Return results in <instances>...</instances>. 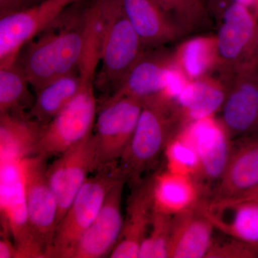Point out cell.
<instances>
[{
	"instance_id": "6da1fadb",
	"label": "cell",
	"mask_w": 258,
	"mask_h": 258,
	"mask_svg": "<svg viewBox=\"0 0 258 258\" xmlns=\"http://www.w3.org/2000/svg\"><path fill=\"white\" fill-rule=\"evenodd\" d=\"M80 0L50 28L27 42L18 61L35 93L79 69L87 42V21Z\"/></svg>"
},
{
	"instance_id": "7a4b0ae2",
	"label": "cell",
	"mask_w": 258,
	"mask_h": 258,
	"mask_svg": "<svg viewBox=\"0 0 258 258\" xmlns=\"http://www.w3.org/2000/svg\"><path fill=\"white\" fill-rule=\"evenodd\" d=\"M174 103L161 93L144 98L130 142L118 163L120 175L134 186L157 166L171 139L181 130Z\"/></svg>"
},
{
	"instance_id": "3957f363",
	"label": "cell",
	"mask_w": 258,
	"mask_h": 258,
	"mask_svg": "<svg viewBox=\"0 0 258 258\" xmlns=\"http://www.w3.org/2000/svg\"><path fill=\"white\" fill-rule=\"evenodd\" d=\"M99 58L83 57L80 64L81 87L69 104L46 125L42 126L34 155L57 157L94 132L98 111L95 81Z\"/></svg>"
},
{
	"instance_id": "277c9868",
	"label": "cell",
	"mask_w": 258,
	"mask_h": 258,
	"mask_svg": "<svg viewBox=\"0 0 258 258\" xmlns=\"http://www.w3.org/2000/svg\"><path fill=\"white\" fill-rule=\"evenodd\" d=\"M103 8L101 68L95 86L113 93L147 50L125 15L120 0H103Z\"/></svg>"
},
{
	"instance_id": "5b68a950",
	"label": "cell",
	"mask_w": 258,
	"mask_h": 258,
	"mask_svg": "<svg viewBox=\"0 0 258 258\" xmlns=\"http://www.w3.org/2000/svg\"><path fill=\"white\" fill-rule=\"evenodd\" d=\"M216 35L219 63L217 72L224 79L257 66L258 19L252 10L233 1L219 20Z\"/></svg>"
},
{
	"instance_id": "8992f818",
	"label": "cell",
	"mask_w": 258,
	"mask_h": 258,
	"mask_svg": "<svg viewBox=\"0 0 258 258\" xmlns=\"http://www.w3.org/2000/svg\"><path fill=\"white\" fill-rule=\"evenodd\" d=\"M96 172L86 180L57 225L50 257H71L76 244L98 215L108 190L123 177L118 166Z\"/></svg>"
},
{
	"instance_id": "52a82bcc",
	"label": "cell",
	"mask_w": 258,
	"mask_h": 258,
	"mask_svg": "<svg viewBox=\"0 0 258 258\" xmlns=\"http://www.w3.org/2000/svg\"><path fill=\"white\" fill-rule=\"evenodd\" d=\"M143 102L142 98L131 96L103 101L93 132L96 144L95 171L118 166L137 127Z\"/></svg>"
},
{
	"instance_id": "ba28073f",
	"label": "cell",
	"mask_w": 258,
	"mask_h": 258,
	"mask_svg": "<svg viewBox=\"0 0 258 258\" xmlns=\"http://www.w3.org/2000/svg\"><path fill=\"white\" fill-rule=\"evenodd\" d=\"M1 159V215L3 227L9 230L18 258H45L47 252L38 242L29 222L22 160Z\"/></svg>"
},
{
	"instance_id": "9c48e42d",
	"label": "cell",
	"mask_w": 258,
	"mask_h": 258,
	"mask_svg": "<svg viewBox=\"0 0 258 258\" xmlns=\"http://www.w3.org/2000/svg\"><path fill=\"white\" fill-rule=\"evenodd\" d=\"M47 161L42 156H30L22 161V169L29 222L34 235L50 257L58 207L47 179Z\"/></svg>"
},
{
	"instance_id": "30bf717a",
	"label": "cell",
	"mask_w": 258,
	"mask_h": 258,
	"mask_svg": "<svg viewBox=\"0 0 258 258\" xmlns=\"http://www.w3.org/2000/svg\"><path fill=\"white\" fill-rule=\"evenodd\" d=\"M80 0H44L32 8L2 15L0 66L18 60L24 45L55 25Z\"/></svg>"
},
{
	"instance_id": "8fae6325",
	"label": "cell",
	"mask_w": 258,
	"mask_h": 258,
	"mask_svg": "<svg viewBox=\"0 0 258 258\" xmlns=\"http://www.w3.org/2000/svg\"><path fill=\"white\" fill-rule=\"evenodd\" d=\"M96 144L93 133L57 156L47 166V179L58 207L57 226L90 173L96 171Z\"/></svg>"
},
{
	"instance_id": "7c38bea8",
	"label": "cell",
	"mask_w": 258,
	"mask_h": 258,
	"mask_svg": "<svg viewBox=\"0 0 258 258\" xmlns=\"http://www.w3.org/2000/svg\"><path fill=\"white\" fill-rule=\"evenodd\" d=\"M180 132L198 154L201 164L202 181L209 195L210 184H216L225 170L233 139L217 115L190 122Z\"/></svg>"
},
{
	"instance_id": "4fadbf2b",
	"label": "cell",
	"mask_w": 258,
	"mask_h": 258,
	"mask_svg": "<svg viewBox=\"0 0 258 258\" xmlns=\"http://www.w3.org/2000/svg\"><path fill=\"white\" fill-rule=\"evenodd\" d=\"M227 90L220 118L232 139L258 133V68L225 79Z\"/></svg>"
},
{
	"instance_id": "5bb4252c",
	"label": "cell",
	"mask_w": 258,
	"mask_h": 258,
	"mask_svg": "<svg viewBox=\"0 0 258 258\" xmlns=\"http://www.w3.org/2000/svg\"><path fill=\"white\" fill-rule=\"evenodd\" d=\"M125 183L124 178L120 177L108 190L98 215L76 244L70 258L109 257L123 227L122 199Z\"/></svg>"
},
{
	"instance_id": "9a60e30c",
	"label": "cell",
	"mask_w": 258,
	"mask_h": 258,
	"mask_svg": "<svg viewBox=\"0 0 258 258\" xmlns=\"http://www.w3.org/2000/svg\"><path fill=\"white\" fill-rule=\"evenodd\" d=\"M258 184V133L233 139L232 151L220 179L215 185L212 200L240 196Z\"/></svg>"
},
{
	"instance_id": "2e32d148",
	"label": "cell",
	"mask_w": 258,
	"mask_h": 258,
	"mask_svg": "<svg viewBox=\"0 0 258 258\" xmlns=\"http://www.w3.org/2000/svg\"><path fill=\"white\" fill-rule=\"evenodd\" d=\"M123 227L111 258H138L142 242L150 229L154 215L152 176L132 186Z\"/></svg>"
},
{
	"instance_id": "e0dca14e",
	"label": "cell",
	"mask_w": 258,
	"mask_h": 258,
	"mask_svg": "<svg viewBox=\"0 0 258 258\" xmlns=\"http://www.w3.org/2000/svg\"><path fill=\"white\" fill-rule=\"evenodd\" d=\"M145 50L159 48L185 33L157 0H120Z\"/></svg>"
},
{
	"instance_id": "ac0fdd59",
	"label": "cell",
	"mask_w": 258,
	"mask_h": 258,
	"mask_svg": "<svg viewBox=\"0 0 258 258\" xmlns=\"http://www.w3.org/2000/svg\"><path fill=\"white\" fill-rule=\"evenodd\" d=\"M200 204L173 215L169 258H206L217 230Z\"/></svg>"
},
{
	"instance_id": "d6986e66",
	"label": "cell",
	"mask_w": 258,
	"mask_h": 258,
	"mask_svg": "<svg viewBox=\"0 0 258 258\" xmlns=\"http://www.w3.org/2000/svg\"><path fill=\"white\" fill-rule=\"evenodd\" d=\"M200 207L217 231L258 246V203L206 198Z\"/></svg>"
},
{
	"instance_id": "ffe728a7",
	"label": "cell",
	"mask_w": 258,
	"mask_h": 258,
	"mask_svg": "<svg viewBox=\"0 0 258 258\" xmlns=\"http://www.w3.org/2000/svg\"><path fill=\"white\" fill-rule=\"evenodd\" d=\"M154 211L175 215L198 206L208 193L192 176L168 170L152 176Z\"/></svg>"
},
{
	"instance_id": "44dd1931",
	"label": "cell",
	"mask_w": 258,
	"mask_h": 258,
	"mask_svg": "<svg viewBox=\"0 0 258 258\" xmlns=\"http://www.w3.org/2000/svg\"><path fill=\"white\" fill-rule=\"evenodd\" d=\"M173 63L172 52L154 49L146 50L119 87L106 99L125 96L144 99L159 94L164 90L166 75Z\"/></svg>"
},
{
	"instance_id": "7402d4cb",
	"label": "cell",
	"mask_w": 258,
	"mask_h": 258,
	"mask_svg": "<svg viewBox=\"0 0 258 258\" xmlns=\"http://www.w3.org/2000/svg\"><path fill=\"white\" fill-rule=\"evenodd\" d=\"M227 90V83L220 75L217 77L208 75L190 81L174 103L181 126L216 115L225 103Z\"/></svg>"
},
{
	"instance_id": "603a6c76",
	"label": "cell",
	"mask_w": 258,
	"mask_h": 258,
	"mask_svg": "<svg viewBox=\"0 0 258 258\" xmlns=\"http://www.w3.org/2000/svg\"><path fill=\"white\" fill-rule=\"evenodd\" d=\"M42 125L27 115L0 114V157L23 160L34 155Z\"/></svg>"
},
{
	"instance_id": "cb8c5ba5",
	"label": "cell",
	"mask_w": 258,
	"mask_h": 258,
	"mask_svg": "<svg viewBox=\"0 0 258 258\" xmlns=\"http://www.w3.org/2000/svg\"><path fill=\"white\" fill-rule=\"evenodd\" d=\"M172 54L174 63L189 81L217 72L219 56L216 35L191 37L179 44Z\"/></svg>"
},
{
	"instance_id": "d4e9b609",
	"label": "cell",
	"mask_w": 258,
	"mask_h": 258,
	"mask_svg": "<svg viewBox=\"0 0 258 258\" xmlns=\"http://www.w3.org/2000/svg\"><path fill=\"white\" fill-rule=\"evenodd\" d=\"M81 87V76L75 72L55 80L35 93L27 116L42 126L46 125L74 99Z\"/></svg>"
},
{
	"instance_id": "484cf974",
	"label": "cell",
	"mask_w": 258,
	"mask_h": 258,
	"mask_svg": "<svg viewBox=\"0 0 258 258\" xmlns=\"http://www.w3.org/2000/svg\"><path fill=\"white\" fill-rule=\"evenodd\" d=\"M18 60L0 66V114L27 115L35 97Z\"/></svg>"
},
{
	"instance_id": "4316f807",
	"label": "cell",
	"mask_w": 258,
	"mask_h": 258,
	"mask_svg": "<svg viewBox=\"0 0 258 258\" xmlns=\"http://www.w3.org/2000/svg\"><path fill=\"white\" fill-rule=\"evenodd\" d=\"M164 155L166 170L192 176L203 185L201 164L198 154L180 131L166 145Z\"/></svg>"
},
{
	"instance_id": "83f0119b",
	"label": "cell",
	"mask_w": 258,
	"mask_h": 258,
	"mask_svg": "<svg viewBox=\"0 0 258 258\" xmlns=\"http://www.w3.org/2000/svg\"><path fill=\"white\" fill-rule=\"evenodd\" d=\"M172 217L154 211L150 229L141 245L139 258H169Z\"/></svg>"
},
{
	"instance_id": "f1b7e54d",
	"label": "cell",
	"mask_w": 258,
	"mask_h": 258,
	"mask_svg": "<svg viewBox=\"0 0 258 258\" xmlns=\"http://www.w3.org/2000/svg\"><path fill=\"white\" fill-rule=\"evenodd\" d=\"M185 32L194 31L208 21L206 4L202 0H157Z\"/></svg>"
},
{
	"instance_id": "f546056e",
	"label": "cell",
	"mask_w": 258,
	"mask_h": 258,
	"mask_svg": "<svg viewBox=\"0 0 258 258\" xmlns=\"http://www.w3.org/2000/svg\"><path fill=\"white\" fill-rule=\"evenodd\" d=\"M225 235L226 238L213 241L206 258H257L258 246Z\"/></svg>"
},
{
	"instance_id": "4dcf8cb0",
	"label": "cell",
	"mask_w": 258,
	"mask_h": 258,
	"mask_svg": "<svg viewBox=\"0 0 258 258\" xmlns=\"http://www.w3.org/2000/svg\"><path fill=\"white\" fill-rule=\"evenodd\" d=\"M42 1L44 0H0V13L2 16L28 9Z\"/></svg>"
},
{
	"instance_id": "1f68e13d",
	"label": "cell",
	"mask_w": 258,
	"mask_h": 258,
	"mask_svg": "<svg viewBox=\"0 0 258 258\" xmlns=\"http://www.w3.org/2000/svg\"><path fill=\"white\" fill-rule=\"evenodd\" d=\"M0 239V258H18V249L14 241L10 239L9 230L3 227Z\"/></svg>"
},
{
	"instance_id": "d6a6232c",
	"label": "cell",
	"mask_w": 258,
	"mask_h": 258,
	"mask_svg": "<svg viewBox=\"0 0 258 258\" xmlns=\"http://www.w3.org/2000/svg\"><path fill=\"white\" fill-rule=\"evenodd\" d=\"M233 2V0H207V5L212 14L220 20L226 8Z\"/></svg>"
},
{
	"instance_id": "836d02e7",
	"label": "cell",
	"mask_w": 258,
	"mask_h": 258,
	"mask_svg": "<svg viewBox=\"0 0 258 258\" xmlns=\"http://www.w3.org/2000/svg\"><path fill=\"white\" fill-rule=\"evenodd\" d=\"M227 200H237V201L255 202V203H258V184L256 185L252 189L246 191V192L242 194L240 196L232 199H227Z\"/></svg>"
},
{
	"instance_id": "e575fe53",
	"label": "cell",
	"mask_w": 258,
	"mask_h": 258,
	"mask_svg": "<svg viewBox=\"0 0 258 258\" xmlns=\"http://www.w3.org/2000/svg\"><path fill=\"white\" fill-rule=\"evenodd\" d=\"M254 12L258 6V0H233Z\"/></svg>"
},
{
	"instance_id": "d590c367",
	"label": "cell",
	"mask_w": 258,
	"mask_h": 258,
	"mask_svg": "<svg viewBox=\"0 0 258 258\" xmlns=\"http://www.w3.org/2000/svg\"><path fill=\"white\" fill-rule=\"evenodd\" d=\"M253 13L254 15H255V16L257 17L258 19V6L257 7V8H256L255 10L253 12Z\"/></svg>"
},
{
	"instance_id": "8d00e7d4",
	"label": "cell",
	"mask_w": 258,
	"mask_h": 258,
	"mask_svg": "<svg viewBox=\"0 0 258 258\" xmlns=\"http://www.w3.org/2000/svg\"><path fill=\"white\" fill-rule=\"evenodd\" d=\"M202 1L204 2V3H205V4H207V0H202Z\"/></svg>"
},
{
	"instance_id": "74e56055",
	"label": "cell",
	"mask_w": 258,
	"mask_h": 258,
	"mask_svg": "<svg viewBox=\"0 0 258 258\" xmlns=\"http://www.w3.org/2000/svg\"><path fill=\"white\" fill-rule=\"evenodd\" d=\"M257 67L258 68V60H257Z\"/></svg>"
}]
</instances>
